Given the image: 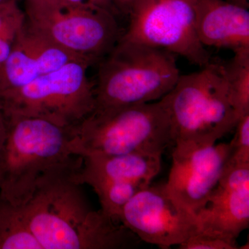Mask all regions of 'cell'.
<instances>
[{
    "instance_id": "obj_1",
    "label": "cell",
    "mask_w": 249,
    "mask_h": 249,
    "mask_svg": "<svg viewBox=\"0 0 249 249\" xmlns=\"http://www.w3.org/2000/svg\"><path fill=\"white\" fill-rule=\"evenodd\" d=\"M73 178L50 180L19 206L42 249H128L140 240L121 222L90 206Z\"/></svg>"
},
{
    "instance_id": "obj_19",
    "label": "cell",
    "mask_w": 249,
    "mask_h": 249,
    "mask_svg": "<svg viewBox=\"0 0 249 249\" xmlns=\"http://www.w3.org/2000/svg\"><path fill=\"white\" fill-rule=\"evenodd\" d=\"M235 129L228 167L249 165V114L241 118Z\"/></svg>"
},
{
    "instance_id": "obj_17",
    "label": "cell",
    "mask_w": 249,
    "mask_h": 249,
    "mask_svg": "<svg viewBox=\"0 0 249 249\" xmlns=\"http://www.w3.org/2000/svg\"><path fill=\"white\" fill-rule=\"evenodd\" d=\"M181 249H237V239L219 232L198 227L179 245Z\"/></svg>"
},
{
    "instance_id": "obj_4",
    "label": "cell",
    "mask_w": 249,
    "mask_h": 249,
    "mask_svg": "<svg viewBox=\"0 0 249 249\" xmlns=\"http://www.w3.org/2000/svg\"><path fill=\"white\" fill-rule=\"evenodd\" d=\"M160 100L169 115L174 145L215 143L241 119L232 103L223 62L211 60L200 71L180 75Z\"/></svg>"
},
{
    "instance_id": "obj_14",
    "label": "cell",
    "mask_w": 249,
    "mask_h": 249,
    "mask_svg": "<svg viewBox=\"0 0 249 249\" xmlns=\"http://www.w3.org/2000/svg\"><path fill=\"white\" fill-rule=\"evenodd\" d=\"M196 30L204 47L249 50V11L226 0H193Z\"/></svg>"
},
{
    "instance_id": "obj_7",
    "label": "cell",
    "mask_w": 249,
    "mask_h": 249,
    "mask_svg": "<svg viewBox=\"0 0 249 249\" xmlns=\"http://www.w3.org/2000/svg\"><path fill=\"white\" fill-rule=\"evenodd\" d=\"M92 64L77 60L17 89L0 93L4 114L42 118L71 127L95 107L94 84L88 77Z\"/></svg>"
},
{
    "instance_id": "obj_9",
    "label": "cell",
    "mask_w": 249,
    "mask_h": 249,
    "mask_svg": "<svg viewBox=\"0 0 249 249\" xmlns=\"http://www.w3.org/2000/svg\"><path fill=\"white\" fill-rule=\"evenodd\" d=\"M73 181L92 187L101 211L119 221L123 207L138 192L149 185L161 168L160 155L126 154L88 155Z\"/></svg>"
},
{
    "instance_id": "obj_21",
    "label": "cell",
    "mask_w": 249,
    "mask_h": 249,
    "mask_svg": "<svg viewBox=\"0 0 249 249\" xmlns=\"http://www.w3.org/2000/svg\"><path fill=\"white\" fill-rule=\"evenodd\" d=\"M16 37H0V65L9 57Z\"/></svg>"
},
{
    "instance_id": "obj_6",
    "label": "cell",
    "mask_w": 249,
    "mask_h": 249,
    "mask_svg": "<svg viewBox=\"0 0 249 249\" xmlns=\"http://www.w3.org/2000/svg\"><path fill=\"white\" fill-rule=\"evenodd\" d=\"M26 24L54 45L91 64L101 62L120 40L116 16L66 0H26Z\"/></svg>"
},
{
    "instance_id": "obj_11",
    "label": "cell",
    "mask_w": 249,
    "mask_h": 249,
    "mask_svg": "<svg viewBox=\"0 0 249 249\" xmlns=\"http://www.w3.org/2000/svg\"><path fill=\"white\" fill-rule=\"evenodd\" d=\"M174 146L165 186L172 196L196 214L206 206L227 168L230 142L205 145L178 142Z\"/></svg>"
},
{
    "instance_id": "obj_3",
    "label": "cell",
    "mask_w": 249,
    "mask_h": 249,
    "mask_svg": "<svg viewBox=\"0 0 249 249\" xmlns=\"http://www.w3.org/2000/svg\"><path fill=\"white\" fill-rule=\"evenodd\" d=\"M76 155H163L174 145L168 111L160 100L120 107L95 108L71 127Z\"/></svg>"
},
{
    "instance_id": "obj_22",
    "label": "cell",
    "mask_w": 249,
    "mask_h": 249,
    "mask_svg": "<svg viewBox=\"0 0 249 249\" xmlns=\"http://www.w3.org/2000/svg\"><path fill=\"white\" fill-rule=\"evenodd\" d=\"M6 137V124L4 111L0 105V162H1V156Z\"/></svg>"
},
{
    "instance_id": "obj_8",
    "label": "cell",
    "mask_w": 249,
    "mask_h": 249,
    "mask_svg": "<svg viewBox=\"0 0 249 249\" xmlns=\"http://www.w3.org/2000/svg\"><path fill=\"white\" fill-rule=\"evenodd\" d=\"M121 40L164 49L203 67L211 55L198 37L193 0H135Z\"/></svg>"
},
{
    "instance_id": "obj_20",
    "label": "cell",
    "mask_w": 249,
    "mask_h": 249,
    "mask_svg": "<svg viewBox=\"0 0 249 249\" xmlns=\"http://www.w3.org/2000/svg\"><path fill=\"white\" fill-rule=\"evenodd\" d=\"M70 3L78 4H89L107 10L114 15L119 14L113 0H66Z\"/></svg>"
},
{
    "instance_id": "obj_12",
    "label": "cell",
    "mask_w": 249,
    "mask_h": 249,
    "mask_svg": "<svg viewBox=\"0 0 249 249\" xmlns=\"http://www.w3.org/2000/svg\"><path fill=\"white\" fill-rule=\"evenodd\" d=\"M77 60L85 59L54 45L31 29L25 22L15 39L9 57L0 65V93L25 86Z\"/></svg>"
},
{
    "instance_id": "obj_10",
    "label": "cell",
    "mask_w": 249,
    "mask_h": 249,
    "mask_svg": "<svg viewBox=\"0 0 249 249\" xmlns=\"http://www.w3.org/2000/svg\"><path fill=\"white\" fill-rule=\"evenodd\" d=\"M119 221L141 241L163 249L181 245L198 228L196 214L172 196L165 183L138 192L123 207Z\"/></svg>"
},
{
    "instance_id": "obj_23",
    "label": "cell",
    "mask_w": 249,
    "mask_h": 249,
    "mask_svg": "<svg viewBox=\"0 0 249 249\" xmlns=\"http://www.w3.org/2000/svg\"><path fill=\"white\" fill-rule=\"evenodd\" d=\"M119 14L128 16L131 7L135 0H113Z\"/></svg>"
},
{
    "instance_id": "obj_13",
    "label": "cell",
    "mask_w": 249,
    "mask_h": 249,
    "mask_svg": "<svg viewBox=\"0 0 249 249\" xmlns=\"http://www.w3.org/2000/svg\"><path fill=\"white\" fill-rule=\"evenodd\" d=\"M198 227L237 239L249 226V165L227 167L206 206Z\"/></svg>"
},
{
    "instance_id": "obj_16",
    "label": "cell",
    "mask_w": 249,
    "mask_h": 249,
    "mask_svg": "<svg viewBox=\"0 0 249 249\" xmlns=\"http://www.w3.org/2000/svg\"><path fill=\"white\" fill-rule=\"evenodd\" d=\"M223 63L232 105L242 118L249 114V50L235 52Z\"/></svg>"
},
{
    "instance_id": "obj_5",
    "label": "cell",
    "mask_w": 249,
    "mask_h": 249,
    "mask_svg": "<svg viewBox=\"0 0 249 249\" xmlns=\"http://www.w3.org/2000/svg\"><path fill=\"white\" fill-rule=\"evenodd\" d=\"M180 75L175 54L120 39L101 60L94 109L160 101L173 89Z\"/></svg>"
},
{
    "instance_id": "obj_25",
    "label": "cell",
    "mask_w": 249,
    "mask_h": 249,
    "mask_svg": "<svg viewBox=\"0 0 249 249\" xmlns=\"http://www.w3.org/2000/svg\"><path fill=\"white\" fill-rule=\"evenodd\" d=\"M4 1V0H0V2H1V1Z\"/></svg>"
},
{
    "instance_id": "obj_2",
    "label": "cell",
    "mask_w": 249,
    "mask_h": 249,
    "mask_svg": "<svg viewBox=\"0 0 249 249\" xmlns=\"http://www.w3.org/2000/svg\"><path fill=\"white\" fill-rule=\"evenodd\" d=\"M6 137L0 162V196L21 206L44 183L74 178L83 157L73 152L71 127L42 119L4 114Z\"/></svg>"
},
{
    "instance_id": "obj_24",
    "label": "cell",
    "mask_w": 249,
    "mask_h": 249,
    "mask_svg": "<svg viewBox=\"0 0 249 249\" xmlns=\"http://www.w3.org/2000/svg\"><path fill=\"white\" fill-rule=\"evenodd\" d=\"M229 2L231 3L240 7L245 8V9H249V0H226Z\"/></svg>"
},
{
    "instance_id": "obj_15",
    "label": "cell",
    "mask_w": 249,
    "mask_h": 249,
    "mask_svg": "<svg viewBox=\"0 0 249 249\" xmlns=\"http://www.w3.org/2000/svg\"><path fill=\"white\" fill-rule=\"evenodd\" d=\"M0 249H42L20 207L0 196Z\"/></svg>"
},
{
    "instance_id": "obj_18",
    "label": "cell",
    "mask_w": 249,
    "mask_h": 249,
    "mask_svg": "<svg viewBox=\"0 0 249 249\" xmlns=\"http://www.w3.org/2000/svg\"><path fill=\"white\" fill-rule=\"evenodd\" d=\"M26 22V16L18 0L0 2V37H16Z\"/></svg>"
}]
</instances>
